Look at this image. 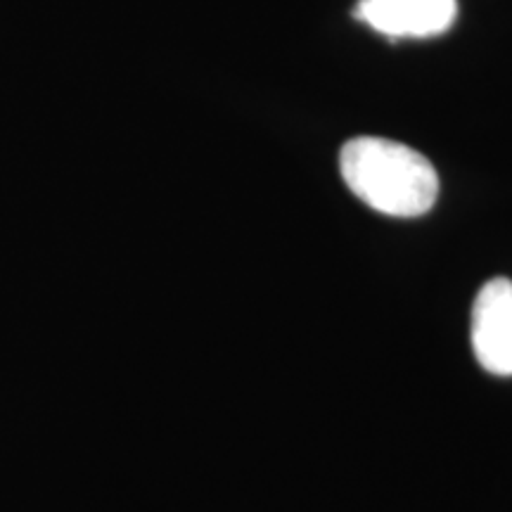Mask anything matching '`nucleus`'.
Wrapping results in <instances>:
<instances>
[{
    "label": "nucleus",
    "instance_id": "obj_1",
    "mask_svg": "<svg viewBox=\"0 0 512 512\" xmlns=\"http://www.w3.org/2000/svg\"><path fill=\"white\" fill-rule=\"evenodd\" d=\"M339 169L358 200L394 219H415L437 202L439 176L432 162L396 140H349L339 155Z\"/></svg>",
    "mask_w": 512,
    "mask_h": 512
},
{
    "label": "nucleus",
    "instance_id": "obj_2",
    "mask_svg": "<svg viewBox=\"0 0 512 512\" xmlns=\"http://www.w3.org/2000/svg\"><path fill=\"white\" fill-rule=\"evenodd\" d=\"M472 351L486 373L512 375V283L508 278L489 280L479 290L470 323Z\"/></svg>",
    "mask_w": 512,
    "mask_h": 512
},
{
    "label": "nucleus",
    "instance_id": "obj_3",
    "mask_svg": "<svg viewBox=\"0 0 512 512\" xmlns=\"http://www.w3.org/2000/svg\"><path fill=\"white\" fill-rule=\"evenodd\" d=\"M456 0H358L354 17L389 38L444 34L456 22Z\"/></svg>",
    "mask_w": 512,
    "mask_h": 512
}]
</instances>
